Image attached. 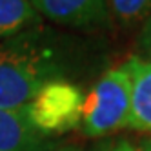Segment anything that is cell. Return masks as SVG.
<instances>
[{
	"label": "cell",
	"mask_w": 151,
	"mask_h": 151,
	"mask_svg": "<svg viewBox=\"0 0 151 151\" xmlns=\"http://www.w3.org/2000/svg\"><path fill=\"white\" fill-rule=\"evenodd\" d=\"M77 44L44 26L0 40V109H24L51 82L77 68Z\"/></svg>",
	"instance_id": "1"
},
{
	"label": "cell",
	"mask_w": 151,
	"mask_h": 151,
	"mask_svg": "<svg viewBox=\"0 0 151 151\" xmlns=\"http://www.w3.org/2000/svg\"><path fill=\"white\" fill-rule=\"evenodd\" d=\"M131 113V80L122 66L106 71L96 80L84 102L82 133L86 137H104L120 127H127Z\"/></svg>",
	"instance_id": "2"
},
{
	"label": "cell",
	"mask_w": 151,
	"mask_h": 151,
	"mask_svg": "<svg viewBox=\"0 0 151 151\" xmlns=\"http://www.w3.org/2000/svg\"><path fill=\"white\" fill-rule=\"evenodd\" d=\"M84 95L69 80L51 82L26 106L27 118L38 131L55 137L82 122Z\"/></svg>",
	"instance_id": "3"
},
{
	"label": "cell",
	"mask_w": 151,
	"mask_h": 151,
	"mask_svg": "<svg viewBox=\"0 0 151 151\" xmlns=\"http://www.w3.org/2000/svg\"><path fill=\"white\" fill-rule=\"evenodd\" d=\"M27 2L42 18L68 27L100 26L109 18L107 0H27Z\"/></svg>",
	"instance_id": "4"
},
{
	"label": "cell",
	"mask_w": 151,
	"mask_h": 151,
	"mask_svg": "<svg viewBox=\"0 0 151 151\" xmlns=\"http://www.w3.org/2000/svg\"><path fill=\"white\" fill-rule=\"evenodd\" d=\"M51 137L31 124L24 109H0V151H51Z\"/></svg>",
	"instance_id": "5"
},
{
	"label": "cell",
	"mask_w": 151,
	"mask_h": 151,
	"mask_svg": "<svg viewBox=\"0 0 151 151\" xmlns=\"http://www.w3.org/2000/svg\"><path fill=\"white\" fill-rule=\"evenodd\" d=\"M131 80V113L127 127L151 133V64L135 57L124 62Z\"/></svg>",
	"instance_id": "6"
},
{
	"label": "cell",
	"mask_w": 151,
	"mask_h": 151,
	"mask_svg": "<svg viewBox=\"0 0 151 151\" xmlns=\"http://www.w3.org/2000/svg\"><path fill=\"white\" fill-rule=\"evenodd\" d=\"M42 24V17L27 0H0V40Z\"/></svg>",
	"instance_id": "7"
},
{
	"label": "cell",
	"mask_w": 151,
	"mask_h": 151,
	"mask_svg": "<svg viewBox=\"0 0 151 151\" xmlns=\"http://www.w3.org/2000/svg\"><path fill=\"white\" fill-rule=\"evenodd\" d=\"M109 17L120 24H135L147 18L151 13V0H107Z\"/></svg>",
	"instance_id": "8"
},
{
	"label": "cell",
	"mask_w": 151,
	"mask_h": 151,
	"mask_svg": "<svg viewBox=\"0 0 151 151\" xmlns=\"http://www.w3.org/2000/svg\"><path fill=\"white\" fill-rule=\"evenodd\" d=\"M137 49H138V55L137 57L151 64V13L144 20L142 29H140V33H138Z\"/></svg>",
	"instance_id": "9"
},
{
	"label": "cell",
	"mask_w": 151,
	"mask_h": 151,
	"mask_svg": "<svg viewBox=\"0 0 151 151\" xmlns=\"http://www.w3.org/2000/svg\"><path fill=\"white\" fill-rule=\"evenodd\" d=\"M93 151H137V147L129 140L118 138V140H111V142H106L99 147H95Z\"/></svg>",
	"instance_id": "10"
},
{
	"label": "cell",
	"mask_w": 151,
	"mask_h": 151,
	"mask_svg": "<svg viewBox=\"0 0 151 151\" xmlns=\"http://www.w3.org/2000/svg\"><path fill=\"white\" fill-rule=\"evenodd\" d=\"M137 151H151V137H149V138H144L142 142L138 144Z\"/></svg>",
	"instance_id": "11"
},
{
	"label": "cell",
	"mask_w": 151,
	"mask_h": 151,
	"mask_svg": "<svg viewBox=\"0 0 151 151\" xmlns=\"http://www.w3.org/2000/svg\"><path fill=\"white\" fill-rule=\"evenodd\" d=\"M55 151H80L77 146H64V147H58V149H55Z\"/></svg>",
	"instance_id": "12"
}]
</instances>
